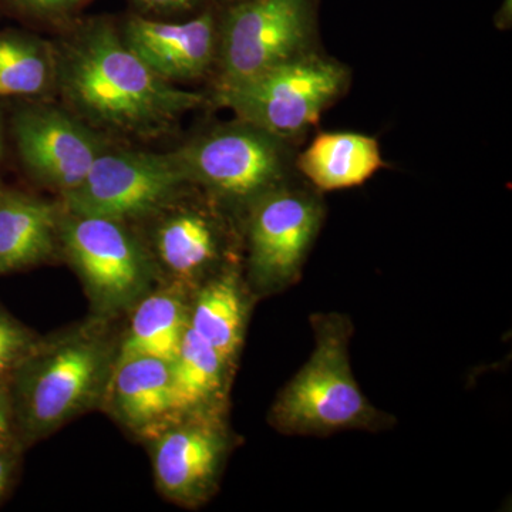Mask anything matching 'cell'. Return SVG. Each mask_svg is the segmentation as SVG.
I'll list each match as a JSON object with an SVG mask.
<instances>
[{
  "instance_id": "obj_1",
  "label": "cell",
  "mask_w": 512,
  "mask_h": 512,
  "mask_svg": "<svg viewBox=\"0 0 512 512\" xmlns=\"http://www.w3.org/2000/svg\"><path fill=\"white\" fill-rule=\"evenodd\" d=\"M56 50V89L90 127L154 134L204 100L151 72L110 23H90Z\"/></svg>"
},
{
  "instance_id": "obj_2",
  "label": "cell",
  "mask_w": 512,
  "mask_h": 512,
  "mask_svg": "<svg viewBox=\"0 0 512 512\" xmlns=\"http://www.w3.org/2000/svg\"><path fill=\"white\" fill-rule=\"evenodd\" d=\"M111 348L103 335L79 332L33 348L15 379L13 414L29 439H39L89 409L110 380Z\"/></svg>"
},
{
  "instance_id": "obj_3",
  "label": "cell",
  "mask_w": 512,
  "mask_h": 512,
  "mask_svg": "<svg viewBox=\"0 0 512 512\" xmlns=\"http://www.w3.org/2000/svg\"><path fill=\"white\" fill-rule=\"evenodd\" d=\"M272 421L293 434L369 427L379 419L353 379L345 325L323 322L315 352L279 394Z\"/></svg>"
},
{
  "instance_id": "obj_4",
  "label": "cell",
  "mask_w": 512,
  "mask_h": 512,
  "mask_svg": "<svg viewBox=\"0 0 512 512\" xmlns=\"http://www.w3.org/2000/svg\"><path fill=\"white\" fill-rule=\"evenodd\" d=\"M345 82L338 63L299 55L244 82L221 86L217 94L239 120L281 137L315 123Z\"/></svg>"
},
{
  "instance_id": "obj_5",
  "label": "cell",
  "mask_w": 512,
  "mask_h": 512,
  "mask_svg": "<svg viewBox=\"0 0 512 512\" xmlns=\"http://www.w3.org/2000/svg\"><path fill=\"white\" fill-rule=\"evenodd\" d=\"M187 184L171 153L106 148L83 183L63 195L64 211L124 222L168 207Z\"/></svg>"
},
{
  "instance_id": "obj_6",
  "label": "cell",
  "mask_w": 512,
  "mask_h": 512,
  "mask_svg": "<svg viewBox=\"0 0 512 512\" xmlns=\"http://www.w3.org/2000/svg\"><path fill=\"white\" fill-rule=\"evenodd\" d=\"M279 137L241 123L220 128L173 151L188 183L232 200L258 198L272 190L284 173Z\"/></svg>"
},
{
  "instance_id": "obj_7",
  "label": "cell",
  "mask_w": 512,
  "mask_h": 512,
  "mask_svg": "<svg viewBox=\"0 0 512 512\" xmlns=\"http://www.w3.org/2000/svg\"><path fill=\"white\" fill-rule=\"evenodd\" d=\"M9 133L26 173L62 195L83 183L107 148L97 131L72 111L35 100L13 111Z\"/></svg>"
},
{
  "instance_id": "obj_8",
  "label": "cell",
  "mask_w": 512,
  "mask_h": 512,
  "mask_svg": "<svg viewBox=\"0 0 512 512\" xmlns=\"http://www.w3.org/2000/svg\"><path fill=\"white\" fill-rule=\"evenodd\" d=\"M59 238L94 302L106 311L133 302L150 281L147 256L123 222L66 212Z\"/></svg>"
},
{
  "instance_id": "obj_9",
  "label": "cell",
  "mask_w": 512,
  "mask_h": 512,
  "mask_svg": "<svg viewBox=\"0 0 512 512\" xmlns=\"http://www.w3.org/2000/svg\"><path fill=\"white\" fill-rule=\"evenodd\" d=\"M308 32L306 0H242L225 20L220 87L302 55Z\"/></svg>"
},
{
  "instance_id": "obj_10",
  "label": "cell",
  "mask_w": 512,
  "mask_h": 512,
  "mask_svg": "<svg viewBox=\"0 0 512 512\" xmlns=\"http://www.w3.org/2000/svg\"><path fill=\"white\" fill-rule=\"evenodd\" d=\"M256 200L249 224L252 269L264 284H285L298 274L318 231V205L299 192L275 188Z\"/></svg>"
},
{
  "instance_id": "obj_11",
  "label": "cell",
  "mask_w": 512,
  "mask_h": 512,
  "mask_svg": "<svg viewBox=\"0 0 512 512\" xmlns=\"http://www.w3.org/2000/svg\"><path fill=\"white\" fill-rule=\"evenodd\" d=\"M121 37L151 72L171 84L198 79L210 69L215 56L211 15L183 23L131 18Z\"/></svg>"
},
{
  "instance_id": "obj_12",
  "label": "cell",
  "mask_w": 512,
  "mask_h": 512,
  "mask_svg": "<svg viewBox=\"0 0 512 512\" xmlns=\"http://www.w3.org/2000/svg\"><path fill=\"white\" fill-rule=\"evenodd\" d=\"M224 450V437L208 421L187 420L161 431L154 446L161 491L178 503H198L214 484Z\"/></svg>"
},
{
  "instance_id": "obj_13",
  "label": "cell",
  "mask_w": 512,
  "mask_h": 512,
  "mask_svg": "<svg viewBox=\"0 0 512 512\" xmlns=\"http://www.w3.org/2000/svg\"><path fill=\"white\" fill-rule=\"evenodd\" d=\"M59 221L49 202L0 187V276L46 261L55 251Z\"/></svg>"
},
{
  "instance_id": "obj_14",
  "label": "cell",
  "mask_w": 512,
  "mask_h": 512,
  "mask_svg": "<svg viewBox=\"0 0 512 512\" xmlns=\"http://www.w3.org/2000/svg\"><path fill=\"white\" fill-rule=\"evenodd\" d=\"M110 393L121 420L138 430H151L174 416L170 362L151 356L117 359Z\"/></svg>"
},
{
  "instance_id": "obj_15",
  "label": "cell",
  "mask_w": 512,
  "mask_h": 512,
  "mask_svg": "<svg viewBox=\"0 0 512 512\" xmlns=\"http://www.w3.org/2000/svg\"><path fill=\"white\" fill-rule=\"evenodd\" d=\"M383 165L375 138L323 133L299 158L302 173L322 190H342L369 180Z\"/></svg>"
},
{
  "instance_id": "obj_16",
  "label": "cell",
  "mask_w": 512,
  "mask_h": 512,
  "mask_svg": "<svg viewBox=\"0 0 512 512\" xmlns=\"http://www.w3.org/2000/svg\"><path fill=\"white\" fill-rule=\"evenodd\" d=\"M56 87V47L22 30H0V99L33 101Z\"/></svg>"
},
{
  "instance_id": "obj_17",
  "label": "cell",
  "mask_w": 512,
  "mask_h": 512,
  "mask_svg": "<svg viewBox=\"0 0 512 512\" xmlns=\"http://www.w3.org/2000/svg\"><path fill=\"white\" fill-rule=\"evenodd\" d=\"M218 248L217 225L201 211L175 212L157 229L158 258L175 275L198 274L217 258Z\"/></svg>"
},
{
  "instance_id": "obj_18",
  "label": "cell",
  "mask_w": 512,
  "mask_h": 512,
  "mask_svg": "<svg viewBox=\"0 0 512 512\" xmlns=\"http://www.w3.org/2000/svg\"><path fill=\"white\" fill-rule=\"evenodd\" d=\"M187 326L183 302L177 296L163 292L148 296L134 312L117 359L151 356L173 362Z\"/></svg>"
},
{
  "instance_id": "obj_19",
  "label": "cell",
  "mask_w": 512,
  "mask_h": 512,
  "mask_svg": "<svg viewBox=\"0 0 512 512\" xmlns=\"http://www.w3.org/2000/svg\"><path fill=\"white\" fill-rule=\"evenodd\" d=\"M244 301L234 275L210 282L198 295L188 326L228 362L241 345Z\"/></svg>"
},
{
  "instance_id": "obj_20",
  "label": "cell",
  "mask_w": 512,
  "mask_h": 512,
  "mask_svg": "<svg viewBox=\"0 0 512 512\" xmlns=\"http://www.w3.org/2000/svg\"><path fill=\"white\" fill-rule=\"evenodd\" d=\"M225 360L187 326L170 362L174 414L197 412L220 390Z\"/></svg>"
},
{
  "instance_id": "obj_21",
  "label": "cell",
  "mask_w": 512,
  "mask_h": 512,
  "mask_svg": "<svg viewBox=\"0 0 512 512\" xmlns=\"http://www.w3.org/2000/svg\"><path fill=\"white\" fill-rule=\"evenodd\" d=\"M35 346L28 330L0 312V384L15 373Z\"/></svg>"
},
{
  "instance_id": "obj_22",
  "label": "cell",
  "mask_w": 512,
  "mask_h": 512,
  "mask_svg": "<svg viewBox=\"0 0 512 512\" xmlns=\"http://www.w3.org/2000/svg\"><path fill=\"white\" fill-rule=\"evenodd\" d=\"M3 5L23 13L57 15L79 8L86 0H0Z\"/></svg>"
},
{
  "instance_id": "obj_23",
  "label": "cell",
  "mask_w": 512,
  "mask_h": 512,
  "mask_svg": "<svg viewBox=\"0 0 512 512\" xmlns=\"http://www.w3.org/2000/svg\"><path fill=\"white\" fill-rule=\"evenodd\" d=\"M13 406L5 386L0 384V447L10 448L13 443Z\"/></svg>"
},
{
  "instance_id": "obj_24",
  "label": "cell",
  "mask_w": 512,
  "mask_h": 512,
  "mask_svg": "<svg viewBox=\"0 0 512 512\" xmlns=\"http://www.w3.org/2000/svg\"><path fill=\"white\" fill-rule=\"evenodd\" d=\"M144 8L158 12H175V10L190 9L195 0H137Z\"/></svg>"
},
{
  "instance_id": "obj_25",
  "label": "cell",
  "mask_w": 512,
  "mask_h": 512,
  "mask_svg": "<svg viewBox=\"0 0 512 512\" xmlns=\"http://www.w3.org/2000/svg\"><path fill=\"white\" fill-rule=\"evenodd\" d=\"M10 448L0 447V498L5 494L12 474V458L9 456Z\"/></svg>"
},
{
  "instance_id": "obj_26",
  "label": "cell",
  "mask_w": 512,
  "mask_h": 512,
  "mask_svg": "<svg viewBox=\"0 0 512 512\" xmlns=\"http://www.w3.org/2000/svg\"><path fill=\"white\" fill-rule=\"evenodd\" d=\"M6 131H8V124H6L5 113L0 107V163H2L3 156H5Z\"/></svg>"
}]
</instances>
